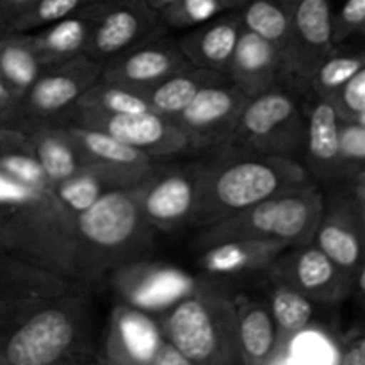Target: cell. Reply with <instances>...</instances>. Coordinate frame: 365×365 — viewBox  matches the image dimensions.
I'll use <instances>...</instances> for the list:
<instances>
[{
  "label": "cell",
  "mask_w": 365,
  "mask_h": 365,
  "mask_svg": "<svg viewBox=\"0 0 365 365\" xmlns=\"http://www.w3.org/2000/svg\"><path fill=\"white\" fill-rule=\"evenodd\" d=\"M0 250L78 282L73 216L32 153L0 157Z\"/></svg>",
  "instance_id": "6da1fadb"
},
{
  "label": "cell",
  "mask_w": 365,
  "mask_h": 365,
  "mask_svg": "<svg viewBox=\"0 0 365 365\" xmlns=\"http://www.w3.org/2000/svg\"><path fill=\"white\" fill-rule=\"evenodd\" d=\"M84 287L0 303V359L9 365H64L81 355L93 317Z\"/></svg>",
  "instance_id": "7a4b0ae2"
},
{
  "label": "cell",
  "mask_w": 365,
  "mask_h": 365,
  "mask_svg": "<svg viewBox=\"0 0 365 365\" xmlns=\"http://www.w3.org/2000/svg\"><path fill=\"white\" fill-rule=\"evenodd\" d=\"M192 225L207 227L250 209L271 196L310 182L299 160L267 155L237 145L209 150Z\"/></svg>",
  "instance_id": "3957f363"
},
{
  "label": "cell",
  "mask_w": 365,
  "mask_h": 365,
  "mask_svg": "<svg viewBox=\"0 0 365 365\" xmlns=\"http://www.w3.org/2000/svg\"><path fill=\"white\" fill-rule=\"evenodd\" d=\"M73 228L82 285L95 284L118 267L145 259L155 232L143 217L134 187L100 196L75 216Z\"/></svg>",
  "instance_id": "277c9868"
},
{
  "label": "cell",
  "mask_w": 365,
  "mask_h": 365,
  "mask_svg": "<svg viewBox=\"0 0 365 365\" xmlns=\"http://www.w3.org/2000/svg\"><path fill=\"white\" fill-rule=\"evenodd\" d=\"M324 195L314 182L291 187L250 209L202 228L203 248L232 241H273L285 246L312 242L323 214Z\"/></svg>",
  "instance_id": "5b68a950"
},
{
  "label": "cell",
  "mask_w": 365,
  "mask_h": 365,
  "mask_svg": "<svg viewBox=\"0 0 365 365\" xmlns=\"http://www.w3.org/2000/svg\"><path fill=\"white\" fill-rule=\"evenodd\" d=\"M163 335L192 365H241L234 298L198 284L168 309Z\"/></svg>",
  "instance_id": "8992f818"
},
{
  "label": "cell",
  "mask_w": 365,
  "mask_h": 365,
  "mask_svg": "<svg viewBox=\"0 0 365 365\" xmlns=\"http://www.w3.org/2000/svg\"><path fill=\"white\" fill-rule=\"evenodd\" d=\"M296 89L305 88L284 82L262 95L248 98L239 116L232 145L302 163L305 148V103L299 102Z\"/></svg>",
  "instance_id": "52a82bcc"
},
{
  "label": "cell",
  "mask_w": 365,
  "mask_h": 365,
  "mask_svg": "<svg viewBox=\"0 0 365 365\" xmlns=\"http://www.w3.org/2000/svg\"><path fill=\"white\" fill-rule=\"evenodd\" d=\"M365 171L324 196L312 242L364 287Z\"/></svg>",
  "instance_id": "ba28073f"
},
{
  "label": "cell",
  "mask_w": 365,
  "mask_h": 365,
  "mask_svg": "<svg viewBox=\"0 0 365 365\" xmlns=\"http://www.w3.org/2000/svg\"><path fill=\"white\" fill-rule=\"evenodd\" d=\"M202 184V163H157L134 187L143 217L153 230L173 232L192 225Z\"/></svg>",
  "instance_id": "9c48e42d"
},
{
  "label": "cell",
  "mask_w": 365,
  "mask_h": 365,
  "mask_svg": "<svg viewBox=\"0 0 365 365\" xmlns=\"http://www.w3.org/2000/svg\"><path fill=\"white\" fill-rule=\"evenodd\" d=\"M102 77V66L88 56L43 68L38 81L21 95L16 113L21 121L66 123L78 98ZM18 123V125H20ZM16 125V127H18Z\"/></svg>",
  "instance_id": "30bf717a"
},
{
  "label": "cell",
  "mask_w": 365,
  "mask_h": 365,
  "mask_svg": "<svg viewBox=\"0 0 365 365\" xmlns=\"http://www.w3.org/2000/svg\"><path fill=\"white\" fill-rule=\"evenodd\" d=\"M64 125L93 128L139 150L155 163H170L192 153L184 132L171 120L148 110L138 114H109L96 110H73Z\"/></svg>",
  "instance_id": "8fae6325"
},
{
  "label": "cell",
  "mask_w": 365,
  "mask_h": 365,
  "mask_svg": "<svg viewBox=\"0 0 365 365\" xmlns=\"http://www.w3.org/2000/svg\"><path fill=\"white\" fill-rule=\"evenodd\" d=\"M248 96L228 77L205 86L173 123L184 132L192 152H209L228 145Z\"/></svg>",
  "instance_id": "7c38bea8"
},
{
  "label": "cell",
  "mask_w": 365,
  "mask_h": 365,
  "mask_svg": "<svg viewBox=\"0 0 365 365\" xmlns=\"http://www.w3.org/2000/svg\"><path fill=\"white\" fill-rule=\"evenodd\" d=\"M271 282L294 289L312 303H337L362 285L335 266L314 242L289 246L267 267Z\"/></svg>",
  "instance_id": "4fadbf2b"
},
{
  "label": "cell",
  "mask_w": 365,
  "mask_h": 365,
  "mask_svg": "<svg viewBox=\"0 0 365 365\" xmlns=\"http://www.w3.org/2000/svg\"><path fill=\"white\" fill-rule=\"evenodd\" d=\"M160 29L166 27L146 0H103L98 2L84 56L103 66Z\"/></svg>",
  "instance_id": "5bb4252c"
},
{
  "label": "cell",
  "mask_w": 365,
  "mask_h": 365,
  "mask_svg": "<svg viewBox=\"0 0 365 365\" xmlns=\"http://www.w3.org/2000/svg\"><path fill=\"white\" fill-rule=\"evenodd\" d=\"M189 66L177 45V38L168 29H160L150 38L130 46L102 66L103 81L132 91L145 93L170 75Z\"/></svg>",
  "instance_id": "9a60e30c"
},
{
  "label": "cell",
  "mask_w": 365,
  "mask_h": 365,
  "mask_svg": "<svg viewBox=\"0 0 365 365\" xmlns=\"http://www.w3.org/2000/svg\"><path fill=\"white\" fill-rule=\"evenodd\" d=\"M305 148L302 164L310 182L334 189L349 184L351 173L342 163L339 150V118L334 107L307 88L305 96Z\"/></svg>",
  "instance_id": "2e32d148"
},
{
  "label": "cell",
  "mask_w": 365,
  "mask_h": 365,
  "mask_svg": "<svg viewBox=\"0 0 365 365\" xmlns=\"http://www.w3.org/2000/svg\"><path fill=\"white\" fill-rule=\"evenodd\" d=\"M331 0H296L292 32L284 61L285 81L307 88L317 64L334 50Z\"/></svg>",
  "instance_id": "e0dca14e"
},
{
  "label": "cell",
  "mask_w": 365,
  "mask_h": 365,
  "mask_svg": "<svg viewBox=\"0 0 365 365\" xmlns=\"http://www.w3.org/2000/svg\"><path fill=\"white\" fill-rule=\"evenodd\" d=\"M110 282L123 303L148 314L171 309L198 285L175 267L145 259L114 269Z\"/></svg>",
  "instance_id": "ac0fdd59"
},
{
  "label": "cell",
  "mask_w": 365,
  "mask_h": 365,
  "mask_svg": "<svg viewBox=\"0 0 365 365\" xmlns=\"http://www.w3.org/2000/svg\"><path fill=\"white\" fill-rule=\"evenodd\" d=\"M164 335L148 312L127 303L114 307L107 335L109 365H152Z\"/></svg>",
  "instance_id": "d6986e66"
},
{
  "label": "cell",
  "mask_w": 365,
  "mask_h": 365,
  "mask_svg": "<svg viewBox=\"0 0 365 365\" xmlns=\"http://www.w3.org/2000/svg\"><path fill=\"white\" fill-rule=\"evenodd\" d=\"M227 77L248 98L262 95L287 82L278 50L255 32L246 31L245 27L232 53Z\"/></svg>",
  "instance_id": "ffe728a7"
},
{
  "label": "cell",
  "mask_w": 365,
  "mask_h": 365,
  "mask_svg": "<svg viewBox=\"0 0 365 365\" xmlns=\"http://www.w3.org/2000/svg\"><path fill=\"white\" fill-rule=\"evenodd\" d=\"M241 32L242 21L239 11H223L212 20L189 29L177 38V45L189 64L227 75Z\"/></svg>",
  "instance_id": "44dd1931"
},
{
  "label": "cell",
  "mask_w": 365,
  "mask_h": 365,
  "mask_svg": "<svg viewBox=\"0 0 365 365\" xmlns=\"http://www.w3.org/2000/svg\"><path fill=\"white\" fill-rule=\"evenodd\" d=\"M20 128L31 143L34 159L45 171L50 184L57 185L88 166L84 152L64 123L53 121H21Z\"/></svg>",
  "instance_id": "7402d4cb"
},
{
  "label": "cell",
  "mask_w": 365,
  "mask_h": 365,
  "mask_svg": "<svg viewBox=\"0 0 365 365\" xmlns=\"http://www.w3.org/2000/svg\"><path fill=\"white\" fill-rule=\"evenodd\" d=\"M135 170V168L109 166V164L91 163L73 177L66 178L61 184L53 185L61 205L73 216L84 212L102 195L116 189H132L152 171Z\"/></svg>",
  "instance_id": "603a6c76"
},
{
  "label": "cell",
  "mask_w": 365,
  "mask_h": 365,
  "mask_svg": "<svg viewBox=\"0 0 365 365\" xmlns=\"http://www.w3.org/2000/svg\"><path fill=\"white\" fill-rule=\"evenodd\" d=\"M98 2L86 4L75 13L31 32L32 43L43 66H53L82 56L91 34Z\"/></svg>",
  "instance_id": "cb8c5ba5"
},
{
  "label": "cell",
  "mask_w": 365,
  "mask_h": 365,
  "mask_svg": "<svg viewBox=\"0 0 365 365\" xmlns=\"http://www.w3.org/2000/svg\"><path fill=\"white\" fill-rule=\"evenodd\" d=\"M75 285H78V282L41 269L0 250V303L61 294Z\"/></svg>",
  "instance_id": "d4e9b609"
},
{
  "label": "cell",
  "mask_w": 365,
  "mask_h": 365,
  "mask_svg": "<svg viewBox=\"0 0 365 365\" xmlns=\"http://www.w3.org/2000/svg\"><path fill=\"white\" fill-rule=\"evenodd\" d=\"M289 246L273 241H232L205 248L202 264L214 274H245L267 271Z\"/></svg>",
  "instance_id": "484cf974"
},
{
  "label": "cell",
  "mask_w": 365,
  "mask_h": 365,
  "mask_svg": "<svg viewBox=\"0 0 365 365\" xmlns=\"http://www.w3.org/2000/svg\"><path fill=\"white\" fill-rule=\"evenodd\" d=\"M234 305L242 364L264 365L273 356L278 344L277 327L269 309L246 298L234 299Z\"/></svg>",
  "instance_id": "4316f807"
},
{
  "label": "cell",
  "mask_w": 365,
  "mask_h": 365,
  "mask_svg": "<svg viewBox=\"0 0 365 365\" xmlns=\"http://www.w3.org/2000/svg\"><path fill=\"white\" fill-rule=\"evenodd\" d=\"M223 77L227 75L189 64L184 70L170 75L153 88L146 89L143 95L148 100L153 113L173 121L205 86L214 84Z\"/></svg>",
  "instance_id": "83f0119b"
},
{
  "label": "cell",
  "mask_w": 365,
  "mask_h": 365,
  "mask_svg": "<svg viewBox=\"0 0 365 365\" xmlns=\"http://www.w3.org/2000/svg\"><path fill=\"white\" fill-rule=\"evenodd\" d=\"M294 2L296 0H248L237 9L242 27L271 43L280 53L282 63L291 43Z\"/></svg>",
  "instance_id": "f1b7e54d"
},
{
  "label": "cell",
  "mask_w": 365,
  "mask_h": 365,
  "mask_svg": "<svg viewBox=\"0 0 365 365\" xmlns=\"http://www.w3.org/2000/svg\"><path fill=\"white\" fill-rule=\"evenodd\" d=\"M31 32H7L0 39V78L21 98L43 71Z\"/></svg>",
  "instance_id": "f546056e"
},
{
  "label": "cell",
  "mask_w": 365,
  "mask_h": 365,
  "mask_svg": "<svg viewBox=\"0 0 365 365\" xmlns=\"http://www.w3.org/2000/svg\"><path fill=\"white\" fill-rule=\"evenodd\" d=\"M365 68V52L362 46L351 41L334 46L330 53L316 66L307 88L321 100H330L353 75Z\"/></svg>",
  "instance_id": "4dcf8cb0"
},
{
  "label": "cell",
  "mask_w": 365,
  "mask_h": 365,
  "mask_svg": "<svg viewBox=\"0 0 365 365\" xmlns=\"http://www.w3.org/2000/svg\"><path fill=\"white\" fill-rule=\"evenodd\" d=\"M66 127L70 128V134L78 143L89 164L98 163L109 164V166L135 168V170H150L157 164L148 155L123 145L118 139L110 138L109 134L93 130V128L78 127V125H66Z\"/></svg>",
  "instance_id": "1f68e13d"
},
{
  "label": "cell",
  "mask_w": 365,
  "mask_h": 365,
  "mask_svg": "<svg viewBox=\"0 0 365 365\" xmlns=\"http://www.w3.org/2000/svg\"><path fill=\"white\" fill-rule=\"evenodd\" d=\"M73 110H96L109 114H138L152 110L145 95L100 78L78 98Z\"/></svg>",
  "instance_id": "d6a6232c"
},
{
  "label": "cell",
  "mask_w": 365,
  "mask_h": 365,
  "mask_svg": "<svg viewBox=\"0 0 365 365\" xmlns=\"http://www.w3.org/2000/svg\"><path fill=\"white\" fill-rule=\"evenodd\" d=\"M269 312L280 341V337L298 335L309 327L314 316V303L294 289L273 282Z\"/></svg>",
  "instance_id": "836d02e7"
},
{
  "label": "cell",
  "mask_w": 365,
  "mask_h": 365,
  "mask_svg": "<svg viewBox=\"0 0 365 365\" xmlns=\"http://www.w3.org/2000/svg\"><path fill=\"white\" fill-rule=\"evenodd\" d=\"M227 11L220 0H175L159 13V20L168 31H189L212 20Z\"/></svg>",
  "instance_id": "e575fe53"
},
{
  "label": "cell",
  "mask_w": 365,
  "mask_h": 365,
  "mask_svg": "<svg viewBox=\"0 0 365 365\" xmlns=\"http://www.w3.org/2000/svg\"><path fill=\"white\" fill-rule=\"evenodd\" d=\"M91 4V0H36L13 24L11 32H34L77 9Z\"/></svg>",
  "instance_id": "d590c367"
},
{
  "label": "cell",
  "mask_w": 365,
  "mask_h": 365,
  "mask_svg": "<svg viewBox=\"0 0 365 365\" xmlns=\"http://www.w3.org/2000/svg\"><path fill=\"white\" fill-rule=\"evenodd\" d=\"M328 103L334 107L339 121L365 125V68L335 91Z\"/></svg>",
  "instance_id": "8d00e7d4"
},
{
  "label": "cell",
  "mask_w": 365,
  "mask_h": 365,
  "mask_svg": "<svg viewBox=\"0 0 365 365\" xmlns=\"http://www.w3.org/2000/svg\"><path fill=\"white\" fill-rule=\"evenodd\" d=\"M365 32V0H344L339 11H331V39L334 45L351 41Z\"/></svg>",
  "instance_id": "74e56055"
},
{
  "label": "cell",
  "mask_w": 365,
  "mask_h": 365,
  "mask_svg": "<svg viewBox=\"0 0 365 365\" xmlns=\"http://www.w3.org/2000/svg\"><path fill=\"white\" fill-rule=\"evenodd\" d=\"M339 150L342 163L351 177L364 173L365 164V125L339 121Z\"/></svg>",
  "instance_id": "f35d334b"
},
{
  "label": "cell",
  "mask_w": 365,
  "mask_h": 365,
  "mask_svg": "<svg viewBox=\"0 0 365 365\" xmlns=\"http://www.w3.org/2000/svg\"><path fill=\"white\" fill-rule=\"evenodd\" d=\"M20 152L32 153L31 143H29L27 135L16 127L0 125V157Z\"/></svg>",
  "instance_id": "ab89813d"
},
{
  "label": "cell",
  "mask_w": 365,
  "mask_h": 365,
  "mask_svg": "<svg viewBox=\"0 0 365 365\" xmlns=\"http://www.w3.org/2000/svg\"><path fill=\"white\" fill-rule=\"evenodd\" d=\"M34 2L36 0H0V29L11 32L14 21Z\"/></svg>",
  "instance_id": "60d3db41"
},
{
  "label": "cell",
  "mask_w": 365,
  "mask_h": 365,
  "mask_svg": "<svg viewBox=\"0 0 365 365\" xmlns=\"http://www.w3.org/2000/svg\"><path fill=\"white\" fill-rule=\"evenodd\" d=\"M152 365H192V364L191 360L185 359V356L182 355L175 346H171L170 342L164 339L163 346H160V349L157 351Z\"/></svg>",
  "instance_id": "b9f144b4"
},
{
  "label": "cell",
  "mask_w": 365,
  "mask_h": 365,
  "mask_svg": "<svg viewBox=\"0 0 365 365\" xmlns=\"http://www.w3.org/2000/svg\"><path fill=\"white\" fill-rule=\"evenodd\" d=\"M341 365H365L364 339H356L346 348V351L341 356Z\"/></svg>",
  "instance_id": "7bdbcfd3"
},
{
  "label": "cell",
  "mask_w": 365,
  "mask_h": 365,
  "mask_svg": "<svg viewBox=\"0 0 365 365\" xmlns=\"http://www.w3.org/2000/svg\"><path fill=\"white\" fill-rule=\"evenodd\" d=\"M18 102H20V96H18L16 93H14L13 89H11L9 86L0 78V110H2V113L18 114L16 113ZM18 120H20V118H18ZM18 123H20V121H18Z\"/></svg>",
  "instance_id": "ee69618b"
},
{
  "label": "cell",
  "mask_w": 365,
  "mask_h": 365,
  "mask_svg": "<svg viewBox=\"0 0 365 365\" xmlns=\"http://www.w3.org/2000/svg\"><path fill=\"white\" fill-rule=\"evenodd\" d=\"M221 4H223V7L227 11H232V9H241L242 6H245L248 0H220Z\"/></svg>",
  "instance_id": "f6af8a7d"
},
{
  "label": "cell",
  "mask_w": 365,
  "mask_h": 365,
  "mask_svg": "<svg viewBox=\"0 0 365 365\" xmlns=\"http://www.w3.org/2000/svg\"><path fill=\"white\" fill-rule=\"evenodd\" d=\"M148 2V6L152 7L153 11H157V13H160V11L164 9L166 6H170L171 2H175V0H146Z\"/></svg>",
  "instance_id": "bcb514c9"
},
{
  "label": "cell",
  "mask_w": 365,
  "mask_h": 365,
  "mask_svg": "<svg viewBox=\"0 0 365 365\" xmlns=\"http://www.w3.org/2000/svg\"><path fill=\"white\" fill-rule=\"evenodd\" d=\"M4 34H7V32L6 31H2V29H0V39H2V36Z\"/></svg>",
  "instance_id": "7dc6e473"
},
{
  "label": "cell",
  "mask_w": 365,
  "mask_h": 365,
  "mask_svg": "<svg viewBox=\"0 0 365 365\" xmlns=\"http://www.w3.org/2000/svg\"><path fill=\"white\" fill-rule=\"evenodd\" d=\"M0 365H9V364H6L2 359H0Z\"/></svg>",
  "instance_id": "c3c4849f"
},
{
  "label": "cell",
  "mask_w": 365,
  "mask_h": 365,
  "mask_svg": "<svg viewBox=\"0 0 365 365\" xmlns=\"http://www.w3.org/2000/svg\"><path fill=\"white\" fill-rule=\"evenodd\" d=\"M91 2H103V0H91Z\"/></svg>",
  "instance_id": "681fc988"
},
{
  "label": "cell",
  "mask_w": 365,
  "mask_h": 365,
  "mask_svg": "<svg viewBox=\"0 0 365 365\" xmlns=\"http://www.w3.org/2000/svg\"><path fill=\"white\" fill-rule=\"evenodd\" d=\"M82 365H100V364H82Z\"/></svg>",
  "instance_id": "f907efd6"
}]
</instances>
